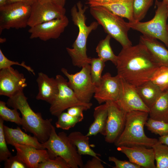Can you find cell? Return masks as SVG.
I'll return each instance as SVG.
<instances>
[{
	"label": "cell",
	"instance_id": "e575fe53",
	"mask_svg": "<svg viewBox=\"0 0 168 168\" xmlns=\"http://www.w3.org/2000/svg\"><path fill=\"white\" fill-rule=\"evenodd\" d=\"M4 120L0 118V161H5L12 156L8 148L4 131Z\"/></svg>",
	"mask_w": 168,
	"mask_h": 168
},
{
	"label": "cell",
	"instance_id": "681fc988",
	"mask_svg": "<svg viewBox=\"0 0 168 168\" xmlns=\"http://www.w3.org/2000/svg\"><path fill=\"white\" fill-rule=\"evenodd\" d=\"M167 11H168L167 15H168V5H167ZM167 33L168 34V23H167Z\"/></svg>",
	"mask_w": 168,
	"mask_h": 168
},
{
	"label": "cell",
	"instance_id": "44dd1931",
	"mask_svg": "<svg viewBox=\"0 0 168 168\" xmlns=\"http://www.w3.org/2000/svg\"><path fill=\"white\" fill-rule=\"evenodd\" d=\"M139 42L147 49L160 66H168V49L156 39L142 35Z\"/></svg>",
	"mask_w": 168,
	"mask_h": 168
},
{
	"label": "cell",
	"instance_id": "836d02e7",
	"mask_svg": "<svg viewBox=\"0 0 168 168\" xmlns=\"http://www.w3.org/2000/svg\"><path fill=\"white\" fill-rule=\"evenodd\" d=\"M145 125L151 133L159 135L160 136L168 134V122L156 120L149 118Z\"/></svg>",
	"mask_w": 168,
	"mask_h": 168
},
{
	"label": "cell",
	"instance_id": "74e56055",
	"mask_svg": "<svg viewBox=\"0 0 168 168\" xmlns=\"http://www.w3.org/2000/svg\"><path fill=\"white\" fill-rule=\"evenodd\" d=\"M4 166L5 168H28L16 155L12 156L5 161Z\"/></svg>",
	"mask_w": 168,
	"mask_h": 168
},
{
	"label": "cell",
	"instance_id": "3957f363",
	"mask_svg": "<svg viewBox=\"0 0 168 168\" xmlns=\"http://www.w3.org/2000/svg\"><path fill=\"white\" fill-rule=\"evenodd\" d=\"M87 8L86 6L83 7L79 1L71 10L72 21L78 27L79 31L72 48L67 47L66 50L71 59L72 64L79 68L90 64L91 58L88 57L86 53L87 39L90 34L96 30L99 25L97 22L94 21L90 25H86L85 12Z\"/></svg>",
	"mask_w": 168,
	"mask_h": 168
},
{
	"label": "cell",
	"instance_id": "7bdbcfd3",
	"mask_svg": "<svg viewBox=\"0 0 168 168\" xmlns=\"http://www.w3.org/2000/svg\"><path fill=\"white\" fill-rule=\"evenodd\" d=\"M37 0H7L6 4L20 2L31 6Z\"/></svg>",
	"mask_w": 168,
	"mask_h": 168
},
{
	"label": "cell",
	"instance_id": "ee69618b",
	"mask_svg": "<svg viewBox=\"0 0 168 168\" xmlns=\"http://www.w3.org/2000/svg\"><path fill=\"white\" fill-rule=\"evenodd\" d=\"M158 141L161 143L168 146V134L161 136L159 138Z\"/></svg>",
	"mask_w": 168,
	"mask_h": 168
},
{
	"label": "cell",
	"instance_id": "e0dca14e",
	"mask_svg": "<svg viewBox=\"0 0 168 168\" xmlns=\"http://www.w3.org/2000/svg\"><path fill=\"white\" fill-rule=\"evenodd\" d=\"M117 150L124 153L130 162L141 168H156L155 154L152 147L142 146L118 147Z\"/></svg>",
	"mask_w": 168,
	"mask_h": 168
},
{
	"label": "cell",
	"instance_id": "30bf717a",
	"mask_svg": "<svg viewBox=\"0 0 168 168\" xmlns=\"http://www.w3.org/2000/svg\"><path fill=\"white\" fill-rule=\"evenodd\" d=\"M55 79L57 82L58 92L54 101L50 104L51 114L57 117L66 110L77 105H82L91 107L92 104L83 103L76 97L73 90L69 86L68 80L59 74Z\"/></svg>",
	"mask_w": 168,
	"mask_h": 168
},
{
	"label": "cell",
	"instance_id": "5b68a950",
	"mask_svg": "<svg viewBox=\"0 0 168 168\" xmlns=\"http://www.w3.org/2000/svg\"><path fill=\"white\" fill-rule=\"evenodd\" d=\"M90 12L105 31L119 42L122 48L132 45L128 36L130 29L128 22L121 17L100 6L90 7Z\"/></svg>",
	"mask_w": 168,
	"mask_h": 168
},
{
	"label": "cell",
	"instance_id": "f35d334b",
	"mask_svg": "<svg viewBox=\"0 0 168 168\" xmlns=\"http://www.w3.org/2000/svg\"><path fill=\"white\" fill-rule=\"evenodd\" d=\"M108 160L110 162H114L115 166L114 168H141L140 166L133 163L130 161L120 160L114 156H110Z\"/></svg>",
	"mask_w": 168,
	"mask_h": 168
},
{
	"label": "cell",
	"instance_id": "1f68e13d",
	"mask_svg": "<svg viewBox=\"0 0 168 168\" xmlns=\"http://www.w3.org/2000/svg\"><path fill=\"white\" fill-rule=\"evenodd\" d=\"M151 80L162 91L168 90V66L159 67L154 72Z\"/></svg>",
	"mask_w": 168,
	"mask_h": 168
},
{
	"label": "cell",
	"instance_id": "7dc6e473",
	"mask_svg": "<svg viewBox=\"0 0 168 168\" xmlns=\"http://www.w3.org/2000/svg\"><path fill=\"white\" fill-rule=\"evenodd\" d=\"M6 38H0V42L1 43H2L6 41Z\"/></svg>",
	"mask_w": 168,
	"mask_h": 168
},
{
	"label": "cell",
	"instance_id": "f6af8a7d",
	"mask_svg": "<svg viewBox=\"0 0 168 168\" xmlns=\"http://www.w3.org/2000/svg\"><path fill=\"white\" fill-rule=\"evenodd\" d=\"M58 5L64 7L66 0H51Z\"/></svg>",
	"mask_w": 168,
	"mask_h": 168
},
{
	"label": "cell",
	"instance_id": "f546056e",
	"mask_svg": "<svg viewBox=\"0 0 168 168\" xmlns=\"http://www.w3.org/2000/svg\"><path fill=\"white\" fill-rule=\"evenodd\" d=\"M105 63L99 58H91L90 63V75L93 83L96 86L99 85L101 79Z\"/></svg>",
	"mask_w": 168,
	"mask_h": 168
},
{
	"label": "cell",
	"instance_id": "484cf974",
	"mask_svg": "<svg viewBox=\"0 0 168 168\" xmlns=\"http://www.w3.org/2000/svg\"><path fill=\"white\" fill-rule=\"evenodd\" d=\"M68 136L71 142L77 148V152L81 155H88L96 157L100 156L91 147L89 136L77 131L71 133Z\"/></svg>",
	"mask_w": 168,
	"mask_h": 168
},
{
	"label": "cell",
	"instance_id": "9a60e30c",
	"mask_svg": "<svg viewBox=\"0 0 168 168\" xmlns=\"http://www.w3.org/2000/svg\"><path fill=\"white\" fill-rule=\"evenodd\" d=\"M69 22L68 18L65 16L30 27L28 30L30 34V38H39L44 41L57 39L64 32Z\"/></svg>",
	"mask_w": 168,
	"mask_h": 168
},
{
	"label": "cell",
	"instance_id": "d6986e66",
	"mask_svg": "<svg viewBox=\"0 0 168 168\" xmlns=\"http://www.w3.org/2000/svg\"><path fill=\"white\" fill-rule=\"evenodd\" d=\"M38 93L36 98L46 101L50 104L58 92V87L55 79L49 77L46 74L40 72L36 79Z\"/></svg>",
	"mask_w": 168,
	"mask_h": 168
},
{
	"label": "cell",
	"instance_id": "5bb4252c",
	"mask_svg": "<svg viewBox=\"0 0 168 168\" xmlns=\"http://www.w3.org/2000/svg\"><path fill=\"white\" fill-rule=\"evenodd\" d=\"M24 75L12 67L0 71V95L11 97L27 86Z\"/></svg>",
	"mask_w": 168,
	"mask_h": 168
},
{
	"label": "cell",
	"instance_id": "7c38bea8",
	"mask_svg": "<svg viewBox=\"0 0 168 168\" xmlns=\"http://www.w3.org/2000/svg\"><path fill=\"white\" fill-rule=\"evenodd\" d=\"M116 102L126 113L133 111L149 112V111L139 95L136 87L121 78L119 94Z\"/></svg>",
	"mask_w": 168,
	"mask_h": 168
},
{
	"label": "cell",
	"instance_id": "4fadbf2b",
	"mask_svg": "<svg viewBox=\"0 0 168 168\" xmlns=\"http://www.w3.org/2000/svg\"><path fill=\"white\" fill-rule=\"evenodd\" d=\"M108 114L105 140L109 143H114L124 128L126 113L116 102L108 101Z\"/></svg>",
	"mask_w": 168,
	"mask_h": 168
},
{
	"label": "cell",
	"instance_id": "ffe728a7",
	"mask_svg": "<svg viewBox=\"0 0 168 168\" xmlns=\"http://www.w3.org/2000/svg\"><path fill=\"white\" fill-rule=\"evenodd\" d=\"M4 131L7 144L30 145L40 149H46L38 139L23 132L18 127L13 128L4 125Z\"/></svg>",
	"mask_w": 168,
	"mask_h": 168
},
{
	"label": "cell",
	"instance_id": "8fae6325",
	"mask_svg": "<svg viewBox=\"0 0 168 168\" xmlns=\"http://www.w3.org/2000/svg\"><path fill=\"white\" fill-rule=\"evenodd\" d=\"M65 8L51 0H37L31 6L28 26L31 27L64 16Z\"/></svg>",
	"mask_w": 168,
	"mask_h": 168
},
{
	"label": "cell",
	"instance_id": "8d00e7d4",
	"mask_svg": "<svg viewBox=\"0 0 168 168\" xmlns=\"http://www.w3.org/2000/svg\"><path fill=\"white\" fill-rule=\"evenodd\" d=\"M12 65H17L21 66L26 68L28 71L32 73L34 75L35 73L34 70L30 66H27L25 62L23 61L21 63L17 62L11 61L7 58L3 54L2 50L0 49V69L9 68Z\"/></svg>",
	"mask_w": 168,
	"mask_h": 168
},
{
	"label": "cell",
	"instance_id": "ac0fdd59",
	"mask_svg": "<svg viewBox=\"0 0 168 168\" xmlns=\"http://www.w3.org/2000/svg\"><path fill=\"white\" fill-rule=\"evenodd\" d=\"M13 146L17 156L28 168H38L39 163L49 158L46 149H40L31 146L18 144Z\"/></svg>",
	"mask_w": 168,
	"mask_h": 168
},
{
	"label": "cell",
	"instance_id": "7402d4cb",
	"mask_svg": "<svg viewBox=\"0 0 168 168\" xmlns=\"http://www.w3.org/2000/svg\"><path fill=\"white\" fill-rule=\"evenodd\" d=\"M108 102L96 107L93 112L94 120L86 134L89 137L100 133L105 136L108 114Z\"/></svg>",
	"mask_w": 168,
	"mask_h": 168
},
{
	"label": "cell",
	"instance_id": "60d3db41",
	"mask_svg": "<svg viewBox=\"0 0 168 168\" xmlns=\"http://www.w3.org/2000/svg\"><path fill=\"white\" fill-rule=\"evenodd\" d=\"M83 168H104L102 161L99 157H93L84 165Z\"/></svg>",
	"mask_w": 168,
	"mask_h": 168
},
{
	"label": "cell",
	"instance_id": "f1b7e54d",
	"mask_svg": "<svg viewBox=\"0 0 168 168\" xmlns=\"http://www.w3.org/2000/svg\"><path fill=\"white\" fill-rule=\"evenodd\" d=\"M6 103L0 101V118L4 121L14 123L19 125H21L22 118L17 110L11 109L6 106Z\"/></svg>",
	"mask_w": 168,
	"mask_h": 168
},
{
	"label": "cell",
	"instance_id": "c3c4849f",
	"mask_svg": "<svg viewBox=\"0 0 168 168\" xmlns=\"http://www.w3.org/2000/svg\"><path fill=\"white\" fill-rule=\"evenodd\" d=\"M162 1L167 5H168V0H163Z\"/></svg>",
	"mask_w": 168,
	"mask_h": 168
},
{
	"label": "cell",
	"instance_id": "d4e9b609",
	"mask_svg": "<svg viewBox=\"0 0 168 168\" xmlns=\"http://www.w3.org/2000/svg\"><path fill=\"white\" fill-rule=\"evenodd\" d=\"M133 0H118L112 3L95 6H103L113 13L121 17L127 18L129 22H134L135 21L133 16Z\"/></svg>",
	"mask_w": 168,
	"mask_h": 168
},
{
	"label": "cell",
	"instance_id": "d590c367",
	"mask_svg": "<svg viewBox=\"0 0 168 168\" xmlns=\"http://www.w3.org/2000/svg\"><path fill=\"white\" fill-rule=\"evenodd\" d=\"M38 168H70V167L64 159L57 156L54 159L49 158L40 163Z\"/></svg>",
	"mask_w": 168,
	"mask_h": 168
},
{
	"label": "cell",
	"instance_id": "cb8c5ba5",
	"mask_svg": "<svg viewBox=\"0 0 168 168\" xmlns=\"http://www.w3.org/2000/svg\"><path fill=\"white\" fill-rule=\"evenodd\" d=\"M148 113L152 119L168 122V90L162 91Z\"/></svg>",
	"mask_w": 168,
	"mask_h": 168
},
{
	"label": "cell",
	"instance_id": "f907efd6",
	"mask_svg": "<svg viewBox=\"0 0 168 168\" xmlns=\"http://www.w3.org/2000/svg\"><path fill=\"white\" fill-rule=\"evenodd\" d=\"M166 47L168 48V44L166 46Z\"/></svg>",
	"mask_w": 168,
	"mask_h": 168
},
{
	"label": "cell",
	"instance_id": "7a4b0ae2",
	"mask_svg": "<svg viewBox=\"0 0 168 168\" xmlns=\"http://www.w3.org/2000/svg\"><path fill=\"white\" fill-rule=\"evenodd\" d=\"M8 106L19 110L22 115V128L26 132L33 134L41 143L49 138L52 126V119H43L41 113H36L31 109L23 91L9 98Z\"/></svg>",
	"mask_w": 168,
	"mask_h": 168
},
{
	"label": "cell",
	"instance_id": "4316f807",
	"mask_svg": "<svg viewBox=\"0 0 168 168\" xmlns=\"http://www.w3.org/2000/svg\"><path fill=\"white\" fill-rule=\"evenodd\" d=\"M111 38L107 35L104 39L101 40L96 48V52L98 58L104 62L110 61L115 65L118 56L114 54L110 45Z\"/></svg>",
	"mask_w": 168,
	"mask_h": 168
},
{
	"label": "cell",
	"instance_id": "ba28073f",
	"mask_svg": "<svg viewBox=\"0 0 168 168\" xmlns=\"http://www.w3.org/2000/svg\"><path fill=\"white\" fill-rule=\"evenodd\" d=\"M31 6L20 2L6 4L0 7V33L5 29L25 28L31 13Z\"/></svg>",
	"mask_w": 168,
	"mask_h": 168
},
{
	"label": "cell",
	"instance_id": "8992f818",
	"mask_svg": "<svg viewBox=\"0 0 168 168\" xmlns=\"http://www.w3.org/2000/svg\"><path fill=\"white\" fill-rule=\"evenodd\" d=\"M42 143L47 149L50 159L60 156L67 161L70 168H83L84 164L82 155L64 132L57 134L53 126L49 139Z\"/></svg>",
	"mask_w": 168,
	"mask_h": 168
},
{
	"label": "cell",
	"instance_id": "277c9868",
	"mask_svg": "<svg viewBox=\"0 0 168 168\" xmlns=\"http://www.w3.org/2000/svg\"><path fill=\"white\" fill-rule=\"evenodd\" d=\"M149 113L133 111L126 113V120L123 131L114 142L117 147L142 146L151 148L158 141L148 137L144 127L147 120Z\"/></svg>",
	"mask_w": 168,
	"mask_h": 168
},
{
	"label": "cell",
	"instance_id": "83f0119b",
	"mask_svg": "<svg viewBox=\"0 0 168 168\" xmlns=\"http://www.w3.org/2000/svg\"><path fill=\"white\" fill-rule=\"evenodd\" d=\"M152 147L154 152L156 168H168V146L158 141Z\"/></svg>",
	"mask_w": 168,
	"mask_h": 168
},
{
	"label": "cell",
	"instance_id": "2e32d148",
	"mask_svg": "<svg viewBox=\"0 0 168 168\" xmlns=\"http://www.w3.org/2000/svg\"><path fill=\"white\" fill-rule=\"evenodd\" d=\"M120 77L117 75L112 76L107 72L102 76L100 84L96 86L94 96L101 104L108 101L116 102L119 92Z\"/></svg>",
	"mask_w": 168,
	"mask_h": 168
},
{
	"label": "cell",
	"instance_id": "bcb514c9",
	"mask_svg": "<svg viewBox=\"0 0 168 168\" xmlns=\"http://www.w3.org/2000/svg\"><path fill=\"white\" fill-rule=\"evenodd\" d=\"M7 0H0V7H2L6 4Z\"/></svg>",
	"mask_w": 168,
	"mask_h": 168
},
{
	"label": "cell",
	"instance_id": "52a82bcc",
	"mask_svg": "<svg viewBox=\"0 0 168 168\" xmlns=\"http://www.w3.org/2000/svg\"><path fill=\"white\" fill-rule=\"evenodd\" d=\"M155 4L157 9L152 19L144 22H128V24L130 28L140 32L143 35L158 39L167 46L168 44L167 5L162 1L157 0Z\"/></svg>",
	"mask_w": 168,
	"mask_h": 168
},
{
	"label": "cell",
	"instance_id": "603a6c76",
	"mask_svg": "<svg viewBox=\"0 0 168 168\" xmlns=\"http://www.w3.org/2000/svg\"><path fill=\"white\" fill-rule=\"evenodd\" d=\"M136 88L142 100L149 109L163 91L151 80L136 87Z\"/></svg>",
	"mask_w": 168,
	"mask_h": 168
},
{
	"label": "cell",
	"instance_id": "9c48e42d",
	"mask_svg": "<svg viewBox=\"0 0 168 168\" xmlns=\"http://www.w3.org/2000/svg\"><path fill=\"white\" fill-rule=\"evenodd\" d=\"M61 71L68 78V84L78 99L83 103L91 102L96 86L91 80L90 64L83 66L80 71L75 74L69 73L64 68H62Z\"/></svg>",
	"mask_w": 168,
	"mask_h": 168
},
{
	"label": "cell",
	"instance_id": "4dcf8cb0",
	"mask_svg": "<svg viewBox=\"0 0 168 168\" xmlns=\"http://www.w3.org/2000/svg\"><path fill=\"white\" fill-rule=\"evenodd\" d=\"M153 0H133V16L136 21H140L145 16Z\"/></svg>",
	"mask_w": 168,
	"mask_h": 168
},
{
	"label": "cell",
	"instance_id": "ab89813d",
	"mask_svg": "<svg viewBox=\"0 0 168 168\" xmlns=\"http://www.w3.org/2000/svg\"><path fill=\"white\" fill-rule=\"evenodd\" d=\"M91 107L82 105L75 106L67 109V112L73 116L84 118L83 112L90 109Z\"/></svg>",
	"mask_w": 168,
	"mask_h": 168
},
{
	"label": "cell",
	"instance_id": "6da1fadb",
	"mask_svg": "<svg viewBox=\"0 0 168 168\" xmlns=\"http://www.w3.org/2000/svg\"><path fill=\"white\" fill-rule=\"evenodd\" d=\"M117 56V75L135 87L150 80L160 67L147 47L140 42L122 48Z\"/></svg>",
	"mask_w": 168,
	"mask_h": 168
},
{
	"label": "cell",
	"instance_id": "d6a6232c",
	"mask_svg": "<svg viewBox=\"0 0 168 168\" xmlns=\"http://www.w3.org/2000/svg\"><path fill=\"white\" fill-rule=\"evenodd\" d=\"M55 123L56 128L64 130H68L73 127L77 123L82 121L83 118L73 116L67 112H63L58 117Z\"/></svg>",
	"mask_w": 168,
	"mask_h": 168
},
{
	"label": "cell",
	"instance_id": "b9f144b4",
	"mask_svg": "<svg viewBox=\"0 0 168 168\" xmlns=\"http://www.w3.org/2000/svg\"><path fill=\"white\" fill-rule=\"evenodd\" d=\"M87 3L90 7L94 6L97 5L109 3L118 0H88Z\"/></svg>",
	"mask_w": 168,
	"mask_h": 168
}]
</instances>
